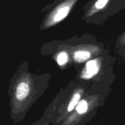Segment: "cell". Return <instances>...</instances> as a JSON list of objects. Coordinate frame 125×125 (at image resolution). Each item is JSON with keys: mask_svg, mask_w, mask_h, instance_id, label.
<instances>
[{"mask_svg": "<svg viewBox=\"0 0 125 125\" xmlns=\"http://www.w3.org/2000/svg\"><path fill=\"white\" fill-rule=\"evenodd\" d=\"M77 1V0H66L57 6L45 19L44 28H50L64 20Z\"/></svg>", "mask_w": 125, "mask_h": 125, "instance_id": "277c9868", "label": "cell"}, {"mask_svg": "<svg viewBox=\"0 0 125 125\" xmlns=\"http://www.w3.org/2000/svg\"><path fill=\"white\" fill-rule=\"evenodd\" d=\"M56 61L60 67H64L69 62V56L68 52L65 50L60 51L56 56Z\"/></svg>", "mask_w": 125, "mask_h": 125, "instance_id": "ba28073f", "label": "cell"}, {"mask_svg": "<svg viewBox=\"0 0 125 125\" xmlns=\"http://www.w3.org/2000/svg\"><path fill=\"white\" fill-rule=\"evenodd\" d=\"M101 61L100 58L88 60L82 72V78L89 79L96 76L100 71Z\"/></svg>", "mask_w": 125, "mask_h": 125, "instance_id": "5b68a950", "label": "cell"}, {"mask_svg": "<svg viewBox=\"0 0 125 125\" xmlns=\"http://www.w3.org/2000/svg\"><path fill=\"white\" fill-rule=\"evenodd\" d=\"M52 108L51 105H50L42 116L31 125H50L52 121Z\"/></svg>", "mask_w": 125, "mask_h": 125, "instance_id": "52a82bcc", "label": "cell"}, {"mask_svg": "<svg viewBox=\"0 0 125 125\" xmlns=\"http://www.w3.org/2000/svg\"><path fill=\"white\" fill-rule=\"evenodd\" d=\"M20 67L13 75L8 90L10 97V117L14 123L21 122L34 102L39 98V88L36 85L40 77L25 72Z\"/></svg>", "mask_w": 125, "mask_h": 125, "instance_id": "6da1fadb", "label": "cell"}, {"mask_svg": "<svg viewBox=\"0 0 125 125\" xmlns=\"http://www.w3.org/2000/svg\"><path fill=\"white\" fill-rule=\"evenodd\" d=\"M73 60L76 63H82L90 60L91 53L90 51L85 49H79L75 50L73 54Z\"/></svg>", "mask_w": 125, "mask_h": 125, "instance_id": "8992f818", "label": "cell"}, {"mask_svg": "<svg viewBox=\"0 0 125 125\" xmlns=\"http://www.w3.org/2000/svg\"><path fill=\"white\" fill-rule=\"evenodd\" d=\"M103 97L96 91L85 92L74 110L56 125H85L96 115Z\"/></svg>", "mask_w": 125, "mask_h": 125, "instance_id": "7a4b0ae2", "label": "cell"}, {"mask_svg": "<svg viewBox=\"0 0 125 125\" xmlns=\"http://www.w3.org/2000/svg\"><path fill=\"white\" fill-rule=\"evenodd\" d=\"M120 1L123 6H125V0H120Z\"/></svg>", "mask_w": 125, "mask_h": 125, "instance_id": "30bf717a", "label": "cell"}, {"mask_svg": "<svg viewBox=\"0 0 125 125\" xmlns=\"http://www.w3.org/2000/svg\"><path fill=\"white\" fill-rule=\"evenodd\" d=\"M87 89V87L85 86V84H83L82 86L79 85L73 89V92L69 94V97L67 102L63 104H60L58 106L53 104V103L52 104H50L52 108V123L56 125L71 114L77 105Z\"/></svg>", "mask_w": 125, "mask_h": 125, "instance_id": "3957f363", "label": "cell"}, {"mask_svg": "<svg viewBox=\"0 0 125 125\" xmlns=\"http://www.w3.org/2000/svg\"><path fill=\"white\" fill-rule=\"evenodd\" d=\"M117 47L120 55L125 57V31L118 38Z\"/></svg>", "mask_w": 125, "mask_h": 125, "instance_id": "9c48e42d", "label": "cell"}]
</instances>
